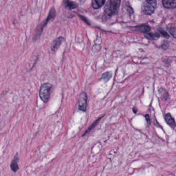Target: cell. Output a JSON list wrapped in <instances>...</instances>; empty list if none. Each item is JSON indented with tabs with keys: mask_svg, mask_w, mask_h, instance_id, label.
I'll use <instances>...</instances> for the list:
<instances>
[{
	"mask_svg": "<svg viewBox=\"0 0 176 176\" xmlns=\"http://www.w3.org/2000/svg\"><path fill=\"white\" fill-rule=\"evenodd\" d=\"M56 12L55 9L54 7H52L49 11V15H48L47 19L37 26L33 35V40L34 42L36 41L39 38V37L42 35V31H43L45 27L47 25L48 23L54 19L56 17Z\"/></svg>",
	"mask_w": 176,
	"mask_h": 176,
	"instance_id": "obj_1",
	"label": "cell"
},
{
	"mask_svg": "<svg viewBox=\"0 0 176 176\" xmlns=\"http://www.w3.org/2000/svg\"><path fill=\"white\" fill-rule=\"evenodd\" d=\"M121 1L119 0H110L106 3L105 7V12L106 16L112 17L117 14Z\"/></svg>",
	"mask_w": 176,
	"mask_h": 176,
	"instance_id": "obj_2",
	"label": "cell"
},
{
	"mask_svg": "<svg viewBox=\"0 0 176 176\" xmlns=\"http://www.w3.org/2000/svg\"><path fill=\"white\" fill-rule=\"evenodd\" d=\"M53 88L52 84L49 83H45L41 86L39 90V97L44 103H47L49 101Z\"/></svg>",
	"mask_w": 176,
	"mask_h": 176,
	"instance_id": "obj_3",
	"label": "cell"
},
{
	"mask_svg": "<svg viewBox=\"0 0 176 176\" xmlns=\"http://www.w3.org/2000/svg\"><path fill=\"white\" fill-rule=\"evenodd\" d=\"M157 2L155 0H146L143 2L141 9L143 13L146 15L152 14L157 8Z\"/></svg>",
	"mask_w": 176,
	"mask_h": 176,
	"instance_id": "obj_4",
	"label": "cell"
},
{
	"mask_svg": "<svg viewBox=\"0 0 176 176\" xmlns=\"http://www.w3.org/2000/svg\"><path fill=\"white\" fill-rule=\"evenodd\" d=\"M87 96L86 93L83 92L81 94L78 98V109L85 112L87 105Z\"/></svg>",
	"mask_w": 176,
	"mask_h": 176,
	"instance_id": "obj_5",
	"label": "cell"
},
{
	"mask_svg": "<svg viewBox=\"0 0 176 176\" xmlns=\"http://www.w3.org/2000/svg\"><path fill=\"white\" fill-rule=\"evenodd\" d=\"M64 38L63 37H59L57 38L54 39L51 45V49L53 52H55L59 48L60 45H61L62 42H64Z\"/></svg>",
	"mask_w": 176,
	"mask_h": 176,
	"instance_id": "obj_6",
	"label": "cell"
},
{
	"mask_svg": "<svg viewBox=\"0 0 176 176\" xmlns=\"http://www.w3.org/2000/svg\"><path fill=\"white\" fill-rule=\"evenodd\" d=\"M132 30L135 31L140 32L143 33H147L148 32L150 31V27L148 25H138L133 28Z\"/></svg>",
	"mask_w": 176,
	"mask_h": 176,
	"instance_id": "obj_7",
	"label": "cell"
},
{
	"mask_svg": "<svg viewBox=\"0 0 176 176\" xmlns=\"http://www.w3.org/2000/svg\"><path fill=\"white\" fill-rule=\"evenodd\" d=\"M19 159V157L18 155V153H17L16 155H15L14 158L12 161L11 162V168L14 173H16L17 171H18V169H19V166L18 164Z\"/></svg>",
	"mask_w": 176,
	"mask_h": 176,
	"instance_id": "obj_8",
	"label": "cell"
},
{
	"mask_svg": "<svg viewBox=\"0 0 176 176\" xmlns=\"http://www.w3.org/2000/svg\"><path fill=\"white\" fill-rule=\"evenodd\" d=\"M162 4L163 6L166 8L174 9L176 7L175 0H164L162 1Z\"/></svg>",
	"mask_w": 176,
	"mask_h": 176,
	"instance_id": "obj_9",
	"label": "cell"
},
{
	"mask_svg": "<svg viewBox=\"0 0 176 176\" xmlns=\"http://www.w3.org/2000/svg\"><path fill=\"white\" fill-rule=\"evenodd\" d=\"M165 120L166 123L171 126V127L173 128L174 129V128L176 127V122H175V120L173 118L171 114L169 113L166 114L165 115Z\"/></svg>",
	"mask_w": 176,
	"mask_h": 176,
	"instance_id": "obj_10",
	"label": "cell"
},
{
	"mask_svg": "<svg viewBox=\"0 0 176 176\" xmlns=\"http://www.w3.org/2000/svg\"><path fill=\"white\" fill-rule=\"evenodd\" d=\"M63 4H64L65 7L69 10H72V9L77 8L78 7V4L76 3L75 2H73V1H64L63 2Z\"/></svg>",
	"mask_w": 176,
	"mask_h": 176,
	"instance_id": "obj_11",
	"label": "cell"
},
{
	"mask_svg": "<svg viewBox=\"0 0 176 176\" xmlns=\"http://www.w3.org/2000/svg\"><path fill=\"white\" fill-rule=\"evenodd\" d=\"M105 0H99V1L94 0V1H92L91 3H92V7L95 9L100 8L105 4Z\"/></svg>",
	"mask_w": 176,
	"mask_h": 176,
	"instance_id": "obj_12",
	"label": "cell"
},
{
	"mask_svg": "<svg viewBox=\"0 0 176 176\" xmlns=\"http://www.w3.org/2000/svg\"><path fill=\"white\" fill-rule=\"evenodd\" d=\"M144 36L150 40H157L159 38L160 35L158 33H147L144 34Z\"/></svg>",
	"mask_w": 176,
	"mask_h": 176,
	"instance_id": "obj_13",
	"label": "cell"
},
{
	"mask_svg": "<svg viewBox=\"0 0 176 176\" xmlns=\"http://www.w3.org/2000/svg\"><path fill=\"white\" fill-rule=\"evenodd\" d=\"M112 73L111 72H106L103 73L102 75L101 76V80L103 81L105 83L108 82L110 80L111 78H112Z\"/></svg>",
	"mask_w": 176,
	"mask_h": 176,
	"instance_id": "obj_14",
	"label": "cell"
},
{
	"mask_svg": "<svg viewBox=\"0 0 176 176\" xmlns=\"http://www.w3.org/2000/svg\"><path fill=\"white\" fill-rule=\"evenodd\" d=\"M101 118H102V117H100V118H99L97 119L96 121H95V122H94V123H93V124H92V125H91V126L88 128V129H87V130L84 133V134H83L82 136H84V135H85L86 134L88 133L91 130H92V129H94V128L95 127V126L98 124V122H99L100 120L101 119Z\"/></svg>",
	"mask_w": 176,
	"mask_h": 176,
	"instance_id": "obj_15",
	"label": "cell"
},
{
	"mask_svg": "<svg viewBox=\"0 0 176 176\" xmlns=\"http://www.w3.org/2000/svg\"><path fill=\"white\" fill-rule=\"evenodd\" d=\"M159 93L160 94L161 97L162 99L164 100H167L168 98V93L166 91L165 89L163 88H160L159 90Z\"/></svg>",
	"mask_w": 176,
	"mask_h": 176,
	"instance_id": "obj_16",
	"label": "cell"
},
{
	"mask_svg": "<svg viewBox=\"0 0 176 176\" xmlns=\"http://www.w3.org/2000/svg\"><path fill=\"white\" fill-rule=\"evenodd\" d=\"M159 32L161 34H162L163 36L165 37V38H168L169 37V35H168V34L165 31H164V30H163L162 28H159Z\"/></svg>",
	"mask_w": 176,
	"mask_h": 176,
	"instance_id": "obj_17",
	"label": "cell"
},
{
	"mask_svg": "<svg viewBox=\"0 0 176 176\" xmlns=\"http://www.w3.org/2000/svg\"><path fill=\"white\" fill-rule=\"evenodd\" d=\"M169 33L171 34L174 38H176V28L175 27H171L169 28Z\"/></svg>",
	"mask_w": 176,
	"mask_h": 176,
	"instance_id": "obj_18",
	"label": "cell"
},
{
	"mask_svg": "<svg viewBox=\"0 0 176 176\" xmlns=\"http://www.w3.org/2000/svg\"><path fill=\"white\" fill-rule=\"evenodd\" d=\"M100 46L99 45H95L93 47V51L94 52H98L100 50L101 48H98V47H100Z\"/></svg>",
	"mask_w": 176,
	"mask_h": 176,
	"instance_id": "obj_19",
	"label": "cell"
},
{
	"mask_svg": "<svg viewBox=\"0 0 176 176\" xmlns=\"http://www.w3.org/2000/svg\"><path fill=\"white\" fill-rule=\"evenodd\" d=\"M145 118H146L147 123V124H148V125H150V124H151V120H150L149 116L148 115H146V116H145Z\"/></svg>",
	"mask_w": 176,
	"mask_h": 176,
	"instance_id": "obj_20",
	"label": "cell"
},
{
	"mask_svg": "<svg viewBox=\"0 0 176 176\" xmlns=\"http://www.w3.org/2000/svg\"><path fill=\"white\" fill-rule=\"evenodd\" d=\"M133 112H134V113H136V112H137V110H136L135 108H133Z\"/></svg>",
	"mask_w": 176,
	"mask_h": 176,
	"instance_id": "obj_21",
	"label": "cell"
}]
</instances>
